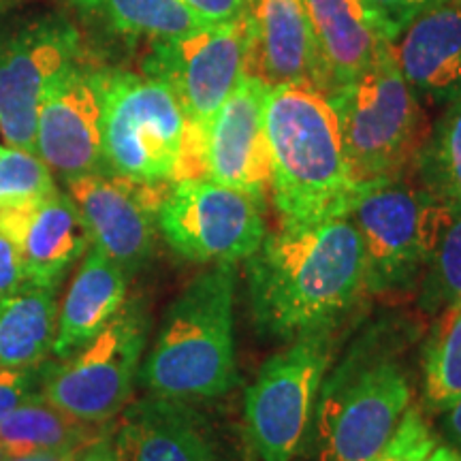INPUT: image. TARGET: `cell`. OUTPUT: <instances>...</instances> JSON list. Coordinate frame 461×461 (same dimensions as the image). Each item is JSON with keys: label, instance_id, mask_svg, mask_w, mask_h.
Returning a JSON list of instances; mask_svg holds the SVG:
<instances>
[{"label": "cell", "instance_id": "1", "mask_svg": "<svg viewBox=\"0 0 461 461\" xmlns=\"http://www.w3.org/2000/svg\"><path fill=\"white\" fill-rule=\"evenodd\" d=\"M419 314L383 312L338 350L322 380L308 434L293 461H372L411 408Z\"/></svg>", "mask_w": 461, "mask_h": 461}, {"label": "cell", "instance_id": "2", "mask_svg": "<svg viewBox=\"0 0 461 461\" xmlns=\"http://www.w3.org/2000/svg\"><path fill=\"white\" fill-rule=\"evenodd\" d=\"M246 280L258 336L338 331L366 293L361 238L348 218L282 224L246 258Z\"/></svg>", "mask_w": 461, "mask_h": 461}, {"label": "cell", "instance_id": "3", "mask_svg": "<svg viewBox=\"0 0 461 461\" xmlns=\"http://www.w3.org/2000/svg\"><path fill=\"white\" fill-rule=\"evenodd\" d=\"M265 129L272 154L269 194L280 222L348 218L363 184L350 171L327 96L310 86L269 88Z\"/></svg>", "mask_w": 461, "mask_h": 461}, {"label": "cell", "instance_id": "4", "mask_svg": "<svg viewBox=\"0 0 461 461\" xmlns=\"http://www.w3.org/2000/svg\"><path fill=\"white\" fill-rule=\"evenodd\" d=\"M235 288V263H218L167 305L137 378L149 395L199 403L233 391L240 380Z\"/></svg>", "mask_w": 461, "mask_h": 461}, {"label": "cell", "instance_id": "5", "mask_svg": "<svg viewBox=\"0 0 461 461\" xmlns=\"http://www.w3.org/2000/svg\"><path fill=\"white\" fill-rule=\"evenodd\" d=\"M96 77L107 173L143 186L201 177L186 113L169 86L122 68H96Z\"/></svg>", "mask_w": 461, "mask_h": 461}, {"label": "cell", "instance_id": "6", "mask_svg": "<svg viewBox=\"0 0 461 461\" xmlns=\"http://www.w3.org/2000/svg\"><path fill=\"white\" fill-rule=\"evenodd\" d=\"M338 118L350 171L359 184L412 176L429 132L425 105L406 84L391 43L363 71L327 96Z\"/></svg>", "mask_w": 461, "mask_h": 461}, {"label": "cell", "instance_id": "7", "mask_svg": "<svg viewBox=\"0 0 461 461\" xmlns=\"http://www.w3.org/2000/svg\"><path fill=\"white\" fill-rule=\"evenodd\" d=\"M453 210L408 176L363 184L348 221L361 238L366 293L387 302L412 297Z\"/></svg>", "mask_w": 461, "mask_h": 461}, {"label": "cell", "instance_id": "8", "mask_svg": "<svg viewBox=\"0 0 461 461\" xmlns=\"http://www.w3.org/2000/svg\"><path fill=\"white\" fill-rule=\"evenodd\" d=\"M336 333L321 331L288 342L263 363L246 389V442L257 461L297 457L321 384L339 350Z\"/></svg>", "mask_w": 461, "mask_h": 461}, {"label": "cell", "instance_id": "9", "mask_svg": "<svg viewBox=\"0 0 461 461\" xmlns=\"http://www.w3.org/2000/svg\"><path fill=\"white\" fill-rule=\"evenodd\" d=\"M149 336L141 302L124 303L99 336L58 363H48L41 400L86 423H109L131 403Z\"/></svg>", "mask_w": 461, "mask_h": 461}, {"label": "cell", "instance_id": "10", "mask_svg": "<svg viewBox=\"0 0 461 461\" xmlns=\"http://www.w3.org/2000/svg\"><path fill=\"white\" fill-rule=\"evenodd\" d=\"M143 73L160 79L176 95L186 113L197 154L199 140L210 120L250 73L246 17L203 24L180 37L152 41L143 58Z\"/></svg>", "mask_w": 461, "mask_h": 461}, {"label": "cell", "instance_id": "11", "mask_svg": "<svg viewBox=\"0 0 461 461\" xmlns=\"http://www.w3.org/2000/svg\"><path fill=\"white\" fill-rule=\"evenodd\" d=\"M263 207L241 190L207 177H186L165 188L157 227L171 250L188 261L238 263L267 235Z\"/></svg>", "mask_w": 461, "mask_h": 461}, {"label": "cell", "instance_id": "12", "mask_svg": "<svg viewBox=\"0 0 461 461\" xmlns=\"http://www.w3.org/2000/svg\"><path fill=\"white\" fill-rule=\"evenodd\" d=\"M82 60V39L65 17H45L0 45V135L37 154L41 105L60 75Z\"/></svg>", "mask_w": 461, "mask_h": 461}, {"label": "cell", "instance_id": "13", "mask_svg": "<svg viewBox=\"0 0 461 461\" xmlns=\"http://www.w3.org/2000/svg\"><path fill=\"white\" fill-rule=\"evenodd\" d=\"M269 86L248 73L199 140V169L207 180L241 190L265 205L272 186L265 107Z\"/></svg>", "mask_w": 461, "mask_h": 461}, {"label": "cell", "instance_id": "14", "mask_svg": "<svg viewBox=\"0 0 461 461\" xmlns=\"http://www.w3.org/2000/svg\"><path fill=\"white\" fill-rule=\"evenodd\" d=\"M67 194L75 201L92 246L137 274L149 261L157 235V207L167 186H143L113 173H86L65 180Z\"/></svg>", "mask_w": 461, "mask_h": 461}, {"label": "cell", "instance_id": "15", "mask_svg": "<svg viewBox=\"0 0 461 461\" xmlns=\"http://www.w3.org/2000/svg\"><path fill=\"white\" fill-rule=\"evenodd\" d=\"M37 157L62 180L105 171L96 68L77 60L51 86L39 113Z\"/></svg>", "mask_w": 461, "mask_h": 461}, {"label": "cell", "instance_id": "16", "mask_svg": "<svg viewBox=\"0 0 461 461\" xmlns=\"http://www.w3.org/2000/svg\"><path fill=\"white\" fill-rule=\"evenodd\" d=\"M115 445L122 461H238L227 438L193 403L157 395L124 408Z\"/></svg>", "mask_w": 461, "mask_h": 461}, {"label": "cell", "instance_id": "17", "mask_svg": "<svg viewBox=\"0 0 461 461\" xmlns=\"http://www.w3.org/2000/svg\"><path fill=\"white\" fill-rule=\"evenodd\" d=\"M250 73L269 88L310 86L325 95V65L302 0H246Z\"/></svg>", "mask_w": 461, "mask_h": 461}, {"label": "cell", "instance_id": "18", "mask_svg": "<svg viewBox=\"0 0 461 461\" xmlns=\"http://www.w3.org/2000/svg\"><path fill=\"white\" fill-rule=\"evenodd\" d=\"M391 50L423 105L461 99V0H436L395 34Z\"/></svg>", "mask_w": 461, "mask_h": 461}, {"label": "cell", "instance_id": "19", "mask_svg": "<svg viewBox=\"0 0 461 461\" xmlns=\"http://www.w3.org/2000/svg\"><path fill=\"white\" fill-rule=\"evenodd\" d=\"M319 41L325 65L327 90L342 88L355 79L391 43L376 14L366 0H302Z\"/></svg>", "mask_w": 461, "mask_h": 461}, {"label": "cell", "instance_id": "20", "mask_svg": "<svg viewBox=\"0 0 461 461\" xmlns=\"http://www.w3.org/2000/svg\"><path fill=\"white\" fill-rule=\"evenodd\" d=\"M131 276L105 252L90 246L58 310L51 353L65 359L96 338L126 303Z\"/></svg>", "mask_w": 461, "mask_h": 461}, {"label": "cell", "instance_id": "21", "mask_svg": "<svg viewBox=\"0 0 461 461\" xmlns=\"http://www.w3.org/2000/svg\"><path fill=\"white\" fill-rule=\"evenodd\" d=\"M90 246V230L77 205L68 194L58 190L39 203L17 244L24 282L34 286H58Z\"/></svg>", "mask_w": 461, "mask_h": 461}, {"label": "cell", "instance_id": "22", "mask_svg": "<svg viewBox=\"0 0 461 461\" xmlns=\"http://www.w3.org/2000/svg\"><path fill=\"white\" fill-rule=\"evenodd\" d=\"M58 286H20L0 302V367H26L50 355L58 325Z\"/></svg>", "mask_w": 461, "mask_h": 461}, {"label": "cell", "instance_id": "23", "mask_svg": "<svg viewBox=\"0 0 461 461\" xmlns=\"http://www.w3.org/2000/svg\"><path fill=\"white\" fill-rule=\"evenodd\" d=\"M90 24L126 41H160L197 31L207 22L184 0H68Z\"/></svg>", "mask_w": 461, "mask_h": 461}, {"label": "cell", "instance_id": "24", "mask_svg": "<svg viewBox=\"0 0 461 461\" xmlns=\"http://www.w3.org/2000/svg\"><path fill=\"white\" fill-rule=\"evenodd\" d=\"M109 425L112 420L96 425L68 417L39 395L0 419V445L7 448L9 457L31 453L79 451L95 438H99Z\"/></svg>", "mask_w": 461, "mask_h": 461}, {"label": "cell", "instance_id": "25", "mask_svg": "<svg viewBox=\"0 0 461 461\" xmlns=\"http://www.w3.org/2000/svg\"><path fill=\"white\" fill-rule=\"evenodd\" d=\"M420 408L440 414L461 397V303L434 319L420 342Z\"/></svg>", "mask_w": 461, "mask_h": 461}, {"label": "cell", "instance_id": "26", "mask_svg": "<svg viewBox=\"0 0 461 461\" xmlns=\"http://www.w3.org/2000/svg\"><path fill=\"white\" fill-rule=\"evenodd\" d=\"M412 176L436 197L461 205V99L445 105L429 126Z\"/></svg>", "mask_w": 461, "mask_h": 461}, {"label": "cell", "instance_id": "27", "mask_svg": "<svg viewBox=\"0 0 461 461\" xmlns=\"http://www.w3.org/2000/svg\"><path fill=\"white\" fill-rule=\"evenodd\" d=\"M414 297L419 314L428 319L461 303V205H455L451 222L420 276Z\"/></svg>", "mask_w": 461, "mask_h": 461}, {"label": "cell", "instance_id": "28", "mask_svg": "<svg viewBox=\"0 0 461 461\" xmlns=\"http://www.w3.org/2000/svg\"><path fill=\"white\" fill-rule=\"evenodd\" d=\"M58 193L51 169L34 152L3 148L0 152V203L41 199Z\"/></svg>", "mask_w": 461, "mask_h": 461}, {"label": "cell", "instance_id": "29", "mask_svg": "<svg viewBox=\"0 0 461 461\" xmlns=\"http://www.w3.org/2000/svg\"><path fill=\"white\" fill-rule=\"evenodd\" d=\"M438 442L440 438L431 429L423 408L419 403H411L397 423L393 436L372 461H423L434 451Z\"/></svg>", "mask_w": 461, "mask_h": 461}, {"label": "cell", "instance_id": "30", "mask_svg": "<svg viewBox=\"0 0 461 461\" xmlns=\"http://www.w3.org/2000/svg\"><path fill=\"white\" fill-rule=\"evenodd\" d=\"M48 363L26 367H0V419L14 412L17 406L39 397L43 387Z\"/></svg>", "mask_w": 461, "mask_h": 461}, {"label": "cell", "instance_id": "31", "mask_svg": "<svg viewBox=\"0 0 461 461\" xmlns=\"http://www.w3.org/2000/svg\"><path fill=\"white\" fill-rule=\"evenodd\" d=\"M383 24L384 32L393 41V37L402 31L412 17H417L420 11L428 9L436 0H366Z\"/></svg>", "mask_w": 461, "mask_h": 461}, {"label": "cell", "instance_id": "32", "mask_svg": "<svg viewBox=\"0 0 461 461\" xmlns=\"http://www.w3.org/2000/svg\"><path fill=\"white\" fill-rule=\"evenodd\" d=\"M24 269H22L20 250L14 241L0 233V302L14 295L20 286H24Z\"/></svg>", "mask_w": 461, "mask_h": 461}, {"label": "cell", "instance_id": "33", "mask_svg": "<svg viewBox=\"0 0 461 461\" xmlns=\"http://www.w3.org/2000/svg\"><path fill=\"white\" fill-rule=\"evenodd\" d=\"M207 24L240 20L246 11V0H184Z\"/></svg>", "mask_w": 461, "mask_h": 461}, {"label": "cell", "instance_id": "34", "mask_svg": "<svg viewBox=\"0 0 461 461\" xmlns=\"http://www.w3.org/2000/svg\"><path fill=\"white\" fill-rule=\"evenodd\" d=\"M73 461H122L118 453V445H115L113 425H109L99 438H95L84 448H79Z\"/></svg>", "mask_w": 461, "mask_h": 461}, {"label": "cell", "instance_id": "35", "mask_svg": "<svg viewBox=\"0 0 461 461\" xmlns=\"http://www.w3.org/2000/svg\"><path fill=\"white\" fill-rule=\"evenodd\" d=\"M440 428L448 445L461 451V397L445 412H440Z\"/></svg>", "mask_w": 461, "mask_h": 461}, {"label": "cell", "instance_id": "36", "mask_svg": "<svg viewBox=\"0 0 461 461\" xmlns=\"http://www.w3.org/2000/svg\"><path fill=\"white\" fill-rule=\"evenodd\" d=\"M77 451H58V453H31L9 457L7 461H73Z\"/></svg>", "mask_w": 461, "mask_h": 461}, {"label": "cell", "instance_id": "37", "mask_svg": "<svg viewBox=\"0 0 461 461\" xmlns=\"http://www.w3.org/2000/svg\"><path fill=\"white\" fill-rule=\"evenodd\" d=\"M423 461H461V451H457V448L451 445H442V442H438L434 451H431Z\"/></svg>", "mask_w": 461, "mask_h": 461}, {"label": "cell", "instance_id": "38", "mask_svg": "<svg viewBox=\"0 0 461 461\" xmlns=\"http://www.w3.org/2000/svg\"><path fill=\"white\" fill-rule=\"evenodd\" d=\"M15 0H0V11H5L7 7H11V5H14Z\"/></svg>", "mask_w": 461, "mask_h": 461}, {"label": "cell", "instance_id": "39", "mask_svg": "<svg viewBox=\"0 0 461 461\" xmlns=\"http://www.w3.org/2000/svg\"><path fill=\"white\" fill-rule=\"evenodd\" d=\"M9 459V453H7V448H5L3 445H0V461H7Z\"/></svg>", "mask_w": 461, "mask_h": 461}, {"label": "cell", "instance_id": "40", "mask_svg": "<svg viewBox=\"0 0 461 461\" xmlns=\"http://www.w3.org/2000/svg\"><path fill=\"white\" fill-rule=\"evenodd\" d=\"M0 152H3V146H0Z\"/></svg>", "mask_w": 461, "mask_h": 461}]
</instances>
